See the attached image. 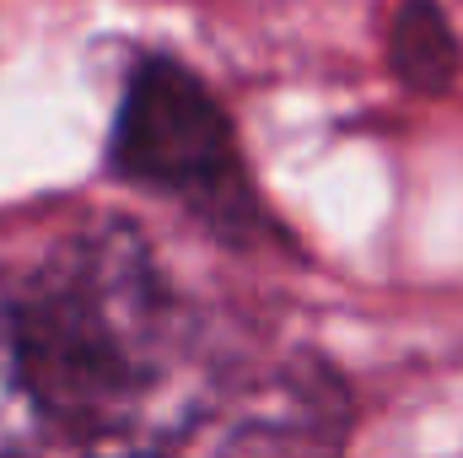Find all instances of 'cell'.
Masks as SVG:
<instances>
[{
  "label": "cell",
  "instance_id": "cell-1",
  "mask_svg": "<svg viewBox=\"0 0 463 458\" xmlns=\"http://www.w3.org/2000/svg\"><path fill=\"white\" fill-rule=\"evenodd\" d=\"M16 319L49 437L92 458H162L194 426L167 410L173 297L129 227L65 237L16 297Z\"/></svg>",
  "mask_w": 463,
  "mask_h": 458
},
{
  "label": "cell",
  "instance_id": "cell-2",
  "mask_svg": "<svg viewBox=\"0 0 463 458\" xmlns=\"http://www.w3.org/2000/svg\"><path fill=\"white\" fill-rule=\"evenodd\" d=\"M114 162L135 184L167 189L205 211L242 200L227 114L184 65H167V60L135 71L118 109Z\"/></svg>",
  "mask_w": 463,
  "mask_h": 458
},
{
  "label": "cell",
  "instance_id": "cell-3",
  "mask_svg": "<svg viewBox=\"0 0 463 458\" xmlns=\"http://www.w3.org/2000/svg\"><path fill=\"white\" fill-rule=\"evenodd\" d=\"M345 426V388L329 372L302 367L242 394L211 421V437H200L189 458H340Z\"/></svg>",
  "mask_w": 463,
  "mask_h": 458
},
{
  "label": "cell",
  "instance_id": "cell-4",
  "mask_svg": "<svg viewBox=\"0 0 463 458\" xmlns=\"http://www.w3.org/2000/svg\"><path fill=\"white\" fill-rule=\"evenodd\" d=\"M43 443H49V421H43L33 377H27L16 297L0 286V458H38Z\"/></svg>",
  "mask_w": 463,
  "mask_h": 458
},
{
  "label": "cell",
  "instance_id": "cell-5",
  "mask_svg": "<svg viewBox=\"0 0 463 458\" xmlns=\"http://www.w3.org/2000/svg\"><path fill=\"white\" fill-rule=\"evenodd\" d=\"M388 60L410 87L442 92L458 71V43H453L448 16L431 0H404L393 16V33H388Z\"/></svg>",
  "mask_w": 463,
  "mask_h": 458
}]
</instances>
